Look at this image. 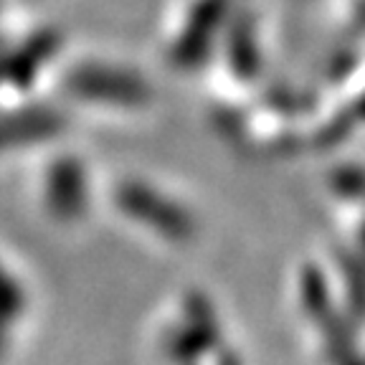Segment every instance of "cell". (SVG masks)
<instances>
[{"mask_svg":"<svg viewBox=\"0 0 365 365\" xmlns=\"http://www.w3.org/2000/svg\"><path fill=\"white\" fill-rule=\"evenodd\" d=\"M68 91L81 99L107 104H132L143 97V86L127 71L109 66H79L68 76Z\"/></svg>","mask_w":365,"mask_h":365,"instance_id":"cell-1","label":"cell"},{"mask_svg":"<svg viewBox=\"0 0 365 365\" xmlns=\"http://www.w3.org/2000/svg\"><path fill=\"white\" fill-rule=\"evenodd\" d=\"M48 208L56 218L71 221L81 216L89 200V185H86L84 165L74 158L56 160V165L48 173V188H46Z\"/></svg>","mask_w":365,"mask_h":365,"instance_id":"cell-2","label":"cell"},{"mask_svg":"<svg viewBox=\"0 0 365 365\" xmlns=\"http://www.w3.org/2000/svg\"><path fill=\"white\" fill-rule=\"evenodd\" d=\"M56 46H58V41L51 31L36 34L29 43L23 46V48H18L16 53H11L8 58L0 61V76L8 79L11 84L26 89V86L36 79L38 68L46 63V58L56 51Z\"/></svg>","mask_w":365,"mask_h":365,"instance_id":"cell-3","label":"cell"},{"mask_svg":"<svg viewBox=\"0 0 365 365\" xmlns=\"http://www.w3.org/2000/svg\"><path fill=\"white\" fill-rule=\"evenodd\" d=\"M58 127H61V117L48 112V109H31V112L11 114L6 120H0V153L56 135Z\"/></svg>","mask_w":365,"mask_h":365,"instance_id":"cell-4","label":"cell"}]
</instances>
